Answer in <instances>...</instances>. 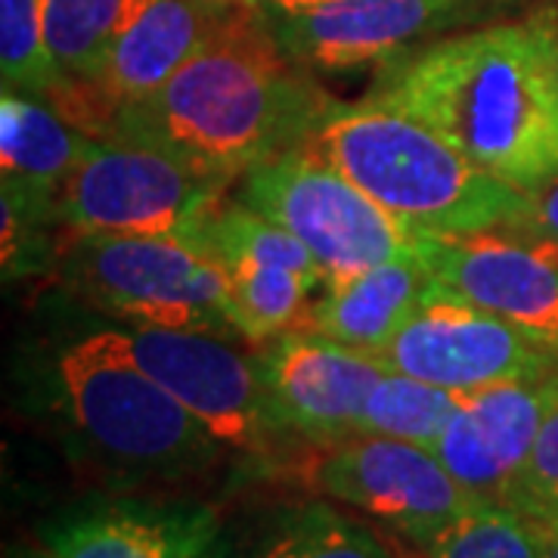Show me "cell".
I'll use <instances>...</instances> for the list:
<instances>
[{
	"mask_svg": "<svg viewBox=\"0 0 558 558\" xmlns=\"http://www.w3.org/2000/svg\"><path fill=\"white\" fill-rule=\"evenodd\" d=\"M366 100L422 121L490 178L534 193L558 178L556 0L381 65Z\"/></svg>",
	"mask_w": 558,
	"mask_h": 558,
	"instance_id": "obj_1",
	"label": "cell"
},
{
	"mask_svg": "<svg viewBox=\"0 0 558 558\" xmlns=\"http://www.w3.org/2000/svg\"><path fill=\"white\" fill-rule=\"evenodd\" d=\"M332 102L286 53L258 0H236L159 90L121 106L100 140L153 146L233 183L307 143Z\"/></svg>",
	"mask_w": 558,
	"mask_h": 558,
	"instance_id": "obj_2",
	"label": "cell"
},
{
	"mask_svg": "<svg viewBox=\"0 0 558 558\" xmlns=\"http://www.w3.org/2000/svg\"><path fill=\"white\" fill-rule=\"evenodd\" d=\"M307 146L416 240L499 230L527 196L490 178L422 121L366 97L332 102Z\"/></svg>",
	"mask_w": 558,
	"mask_h": 558,
	"instance_id": "obj_3",
	"label": "cell"
},
{
	"mask_svg": "<svg viewBox=\"0 0 558 558\" xmlns=\"http://www.w3.org/2000/svg\"><path fill=\"white\" fill-rule=\"evenodd\" d=\"M62 410L106 462L159 478H186L227 450L128 354L121 329L78 339L57 357Z\"/></svg>",
	"mask_w": 558,
	"mask_h": 558,
	"instance_id": "obj_4",
	"label": "cell"
},
{
	"mask_svg": "<svg viewBox=\"0 0 558 558\" xmlns=\"http://www.w3.org/2000/svg\"><path fill=\"white\" fill-rule=\"evenodd\" d=\"M60 277L128 326L236 336L227 270L199 236H62Z\"/></svg>",
	"mask_w": 558,
	"mask_h": 558,
	"instance_id": "obj_5",
	"label": "cell"
},
{
	"mask_svg": "<svg viewBox=\"0 0 558 558\" xmlns=\"http://www.w3.org/2000/svg\"><path fill=\"white\" fill-rule=\"evenodd\" d=\"M230 180L140 143L94 140L62 180V236H199Z\"/></svg>",
	"mask_w": 558,
	"mask_h": 558,
	"instance_id": "obj_6",
	"label": "cell"
},
{
	"mask_svg": "<svg viewBox=\"0 0 558 558\" xmlns=\"http://www.w3.org/2000/svg\"><path fill=\"white\" fill-rule=\"evenodd\" d=\"M236 199L304 242L323 274V289L418 245L413 233L307 143L248 168Z\"/></svg>",
	"mask_w": 558,
	"mask_h": 558,
	"instance_id": "obj_7",
	"label": "cell"
},
{
	"mask_svg": "<svg viewBox=\"0 0 558 558\" xmlns=\"http://www.w3.org/2000/svg\"><path fill=\"white\" fill-rule=\"evenodd\" d=\"M292 475L311 494L379 521L416 549L475 502H484L459 487L428 447L379 435L304 447Z\"/></svg>",
	"mask_w": 558,
	"mask_h": 558,
	"instance_id": "obj_8",
	"label": "cell"
},
{
	"mask_svg": "<svg viewBox=\"0 0 558 558\" xmlns=\"http://www.w3.org/2000/svg\"><path fill=\"white\" fill-rule=\"evenodd\" d=\"M521 0H311L264 7L279 44L311 72L388 65L432 40L502 20Z\"/></svg>",
	"mask_w": 558,
	"mask_h": 558,
	"instance_id": "obj_9",
	"label": "cell"
},
{
	"mask_svg": "<svg viewBox=\"0 0 558 558\" xmlns=\"http://www.w3.org/2000/svg\"><path fill=\"white\" fill-rule=\"evenodd\" d=\"M128 354L137 360L171 398L183 403L227 447L255 459L286 450L264 391L258 357L236 351L227 336L205 329H121Z\"/></svg>",
	"mask_w": 558,
	"mask_h": 558,
	"instance_id": "obj_10",
	"label": "cell"
},
{
	"mask_svg": "<svg viewBox=\"0 0 558 558\" xmlns=\"http://www.w3.org/2000/svg\"><path fill=\"white\" fill-rule=\"evenodd\" d=\"M381 363L469 395L499 381L534 379L558 369V354L519 332L512 323L432 282L385 348Z\"/></svg>",
	"mask_w": 558,
	"mask_h": 558,
	"instance_id": "obj_11",
	"label": "cell"
},
{
	"mask_svg": "<svg viewBox=\"0 0 558 558\" xmlns=\"http://www.w3.org/2000/svg\"><path fill=\"white\" fill-rule=\"evenodd\" d=\"M236 0H124L100 78L60 81L47 97L62 119L100 140L121 106L159 90L218 28Z\"/></svg>",
	"mask_w": 558,
	"mask_h": 558,
	"instance_id": "obj_12",
	"label": "cell"
},
{
	"mask_svg": "<svg viewBox=\"0 0 558 558\" xmlns=\"http://www.w3.org/2000/svg\"><path fill=\"white\" fill-rule=\"evenodd\" d=\"M255 357L279 432L301 447L354 438L366 398L388 369L379 357L314 329H292L267 341Z\"/></svg>",
	"mask_w": 558,
	"mask_h": 558,
	"instance_id": "obj_13",
	"label": "cell"
},
{
	"mask_svg": "<svg viewBox=\"0 0 558 558\" xmlns=\"http://www.w3.org/2000/svg\"><path fill=\"white\" fill-rule=\"evenodd\" d=\"M556 398L558 369L469 391L432 453L475 499L515 506L524 465Z\"/></svg>",
	"mask_w": 558,
	"mask_h": 558,
	"instance_id": "obj_14",
	"label": "cell"
},
{
	"mask_svg": "<svg viewBox=\"0 0 558 558\" xmlns=\"http://www.w3.org/2000/svg\"><path fill=\"white\" fill-rule=\"evenodd\" d=\"M418 248L435 282L558 354V255L506 230L418 240Z\"/></svg>",
	"mask_w": 558,
	"mask_h": 558,
	"instance_id": "obj_15",
	"label": "cell"
},
{
	"mask_svg": "<svg viewBox=\"0 0 558 558\" xmlns=\"http://www.w3.org/2000/svg\"><path fill=\"white\" fill-rule=\"evenodd\" d=\"M220 537V519L202 502H106L53 527L50 558H196Z\"/></svg>",
	"mask_w": 558,
	"mask_h": 558,
	"instance_id": "obj_16",
	"label": "cell"
},
{
	"mask_svg": "<svg viewBox=\"0 0 558 558\" xmlns=\"http://www.w3.org/2000/svg\"><path fill=\"white\" fill-rule=\"evenodd\" d=\"M432 282V267L416 245L398 258L381 260L357 277L323 289L311 304L304 329L369 357H381Z\"/></svg>",
	"mask_w": 558,
	"mask_h": 558,
	"instance_id": "obj_17",
	"label": "cell"
},
{
	"mask_svg": "<svg viewBox=\"0 0 558 558\" xmlns=\"http://www.w3.org/2000/svg\"><path fill=\"white\" fill-rule=\"evenodd\" d=\"M94 146L50 102L3 87L0 97V171L3 196L57 215L62 180Z\"/></svg>",
	"mask_w": 558,
	"mask_h": 558,
	"instance_id": "obj_18",
	"label": "cell"
},
{
	"mask_svg": "<svg viewBox=\"0 0 558 558\" xmlns=\"http://www.w3.org/2000/svg\"><path fill=\"white\" fill-rule=\"evenodd\" d=\"M230 282V319L236 336L264 348L292 329L307 326L311 295L319 292L311 279L289 267L264 264V260H227L220 264Z\"/></svg>",
	"mask_w": 558,
	"mask_h": 558,
	"instance_id": "obj_19",
	"label": "cell"
},
{
	"mask_svg": "<svg viewBox=\"0 0 558 558\" xmlns=\"http://www.w3.org/2000/svg\"><path fill=\"white\" fill-rule=\"evenodd\" d=\"M258 558H407L373 521L357 519L326 499L286 509L264 539Z\"/></svg>",
	"mask_w": 558,
	"mask_h": 558,
	"instance_id": "obj_20",
	"label": "cell"
},
{
	"mask_svg": "<svg viewBox=\"0 0 558 558\" xmlns=\"http://www.w3.org/2000/svg\"><path fill=\"white\" fill-rule=\"evenodd\" d=\"M459 398L462 395L450 388H440L388 366L366 398L357 435L410 440L435 450L447 422L457 413Z\"/></svg>",
	"mask_w": 558,
	"mask_h": 558,
	"instance_id": "obj_21",
	"label": "cell"
},
{
	"mask_svg": "<svg viewBox=\"0 0 558 558\" xmlns=\"http://www.w3.org/2000/svg\"><path fill=\"white\" fill-rule=\"evenodd\" d=\"M416 558H543V546L537 524L521 509L506 502H475L418 546Z\"/></svg>",
	"mask_w": 558,
	"mask_h": 558,
	"instance_id": "obj_22",
	"label": "cell"
},
{
	"mask_svg": "<svg viewBox=\"0 0 558 558\" xmlns=\"http://www.w3.org/2000/svg\"><path fill=\"white\" fill-rule=\"evenodd\" d=\"M124 0H47V47L62 81L100 78Z\"/></svg>",
	"mask_w": 558,
	"mask_h": 558,
	"instance_id": "obj_23",
	"label": "cell"
},
{
	"mask_svg": "<svg viewBox=\"0 0 558 558\" xmlns=\"http://www.w3.org/2000/svg\"><path fill=\"white\" fill-rule=\"evenodd\" d=\"M3 87L47 100L60 87V69L47 47V0H0Z\"/></svg>",
	"mask_w": 558,
	"mask_h": 558,
	"instance_id": "obj_24",
	"label": "cell"
},
{
	"mask_svg": "<svg viewBox=\"0 0 558 558\" xmlns=\"http://www.w3.org/2000/svg\"><path fill=\"white\" fill-rule=\"evenodd\" d=\"M515 509L524 515H558V398L539 425L531 459L524 465Z\"/></svg>",
	"mask_w": 558,
	"mask_h": 558,
	"instance_id": "obj_25",
	"label": "cell"
},
{
	"mask_svg": "<svg viewBox=\"0 0 558 558\" xmlns=\"http://www.w3.org/2000/svg\"><path fill=\"white\" fill-rule=\"evenodd\" d=\"M499 230L558 255V178L527 193L519 215Z\"/></svg>",
	"mask_w": 558,
	"mask_h": 558,
	"instance_id": "obj_26",
	"label": "cell"
},
{
	"mask_svg": "<svg viewBox=\"0 0 558 558\" xmlns=\"http://www.w3.org/2000/svg\"><path fill=\"white\" fill-rule=\"evenodd\" d=\"M531 521L537 524L543 558H558V515H539Z\"/></svg>",
	"mask_w": 558,
	"mask_h": 558,
	"instance_id": "obj_27",
	"label": "cell"
},
{
	"mask_svg": "<svg viewBox=\"0 0 558 558\" xmlns=\"http://www.w3.org/2000/svg\"><path fill=\"white\" fill-rule=\"evenodd\" d=\"M196 558H240V556L233 553V546H230V543L223 539V534H220V537L211 539V543H208Z\"/></svg>",
	"mask_w": 558,
	"mask_h": 558,
	"instance_id": "obj_28",
	"label": "cell"
},
{
	"mask_svg": "<svg viewBox=\"0 0 558 558\" xmlns=\"http://www.w3.org/2000/svg\"><path fill=\"white\" fill-rule=\"evenodd\" d=\"M264 7H295V3H311V0H258Z\"/></svg>",
	"mask_w": 558,
	"mask_h": 558,
	"instance_id": "obj_29",
	"label": "cell"
},
{
	"mask_svg": "<svg viewBox=\"0 0 558 558\" xmlns=\"http://www.w3.org/2000/svg\"><path fill=\"white\" fill-rule=\"evenodd\" d=\"M22 558H50V553H47V549H40V553H28V556H22Z\"/></svg>",
	"mask_w": 558,
	"mask_h": 558,
	"instance_id": "obj_30",
	"label": "cell"
},
{
	"mask_svg": "<svg viewBox=\"0 0 558 558\" xmlns=\"http://www.w3.org/2000/svg\"><path fill=\"white\" fill-rule=\"evenodd\" d=\"M556 20H558V0H556Z\"/></svg>",
	"mask_w": 558,
	"mask_h": 558,
	"instance_id": "obj_31",
	"label": "cell"
}]
</instances>
